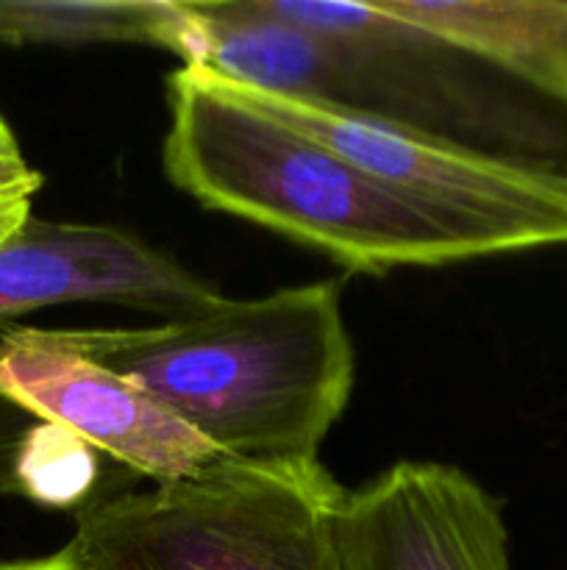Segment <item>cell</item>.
<instances>
[{
  "instance_id": "277c9868",
  "label": "cell",
  "mask_w": 567,
  "mask_h": 570,
  "mask_svg": "<svg viewBox=\"0 0 567 570\" xmlns=\"http://www.w3.org/2000/svg\"><path fill=\"white\" fill-rule=\"evenodd\" d=\"M233 87L256 109L328 145L389 187L498 234L509 250L567 245V184L545 173L365 111Z\"/></svg>"
},
{
  "instance_id": "ba28073f",
  "label": "cell",
  "mask_w": 567,
  "mask_h": 570,
  "mask_svg": "<svg viewBox=\"0 0 567 570\" xmlns=\"http://www.w3.org/2000/svg\"><path fill=\"white\" fill-rule=\"evenodd\" d=\"M126 42L200 65L203 28L192 3L161 0H0V45Z\"/></svg>"
},
{
  "instance_id": "7a4b0ae2",
  "label": "cell",
  "mask_w": 567,
  "mask_h": 570,
  "mask_svg": "<svg viewBox=\"0 0 567 570\" xmlns=\"http://www.w3.org/2000/svg\"><path fill=\"white\" fill-rule=\"evenodd\" d=\"M167 95V178L206 209L287 234L356 273L511 254L498 234L389 187L206 67L172 72Z\"/></svg>"
},
{
  "instance_id": "5b68a950",
  "label": "cell",
  "mask_w": 567,
  "mask_h": 570,
  "mask_svg": "<svg viewBox=\"0 0 567 570\" xmlns=\"http://www.w3.org/2000/svg\"><path fill=\"white\" fill-rule=\"evenodd\" d=\"M0 399L159 482L198 476L220 451L117 373L67 348L56 328L0 334Z\"/></svg>"
},
{
  "instance_id": "8992f818",
  "label": "cell",
  "mask_w": 567,
  "mask_h": 570,
  "mask_svg": "<svg viewBox=\"0 0 567 570\" xmlns=\"http://www.w3.org/2000/svg\"><path fill=\"white\" fill-rule=\"evenodd\" d=\"M339 570H511L500 504L465 471L395 462L345 493Z\"/></svg>"
},
{
  "instance_id": "7c38bea8",
  "label": "cell",
  "mask_w": 567,
  "mask_h": 570,
  "mask_svg": "<svg viewBox=\"0 0 567 570\" xmlns=\"http://www.w3.org/2000/svg\"><path fill=\"white\" fill-rule=\"evenodd\" d=\"M31 215V200H11V204H0V243L20 226L26 217Z\"/></svg>"
},
{
  "instance_id": "8fae6325",
  "label": "cell",
  "mask_w": 567,
  "mask_h": 570,
  "mask_svg": "<svg viewBox=\"0 0 567 570\" xmlns=\"http://www.w3.org/2000/svg\"><path fill=\"white\" fill-rule=\"evenodd\" d=\"M0 570H83L64 554V549L50 557H33V560H0Z\"/></svg>"
},
{
  "instance_id": "9c48e42d",
  "label": "cell",
  "mask_w": 567,
  "mask_h": 570,
  "mask_svg": "<svg viewBox=\"0 0 567 570\" xmlns=\"http://www.w3.org/2000/svg\"><path fill=\"white\" fill-rule=\"evenodd\" d=\"M539 48L545 78L567 98V3L543 0L539 11Z\"/></svg>"
},
{
  "instance_id": "6da1fadb",
  "label": "cell",
  "mask_w": 567,
  "mask_h": 570,
  "mask_svg": "<svg viewBox=\"0 0 567 570\" xmlns=\"http://www.w3.org/2000/svg\"><path fill=\"white\" fill-rule=\"evenodd\" d=\"M56 337L242 462L317 460L354 393L337 282L222 298L150 328H56Z\"/></svg>"
},
{
  "instance_id": "3957f363",
  "label": "cell",
  "mask_w": 567,
  "mask_h": 570,
  "mask_svg": "<svg viewBox=\"0 0 567 570\" xmlns=\"http://www.w3.org/2000/svg\"><path fill=\"white\" fill-rule=\"evenodd\" d=\"M342 501L317 460L222 456L198 476L87 504L64 554L83 570H339Z\"/></svg>"
},
{
  "instance_id": "52a82bcc",
  "label": "cell",
  "mask_w": 567,
  "mask_h": 570,
  "mask_svg": "<svg viewBox=\"0 0 567 570\" xmlns=\"http://www.w3.org/2000/svg\"><path fill=\"white\" fill-rule=\"evenodd\" d=\"M70 301L120 304L176 323L215 309L222 295L120 228L28 215L0 243V323Z\"/></svg>"
},
{
  "instance_id": "30bf717a",
  "label": "cell",
  "mask_w": 567,
  "mask_h": 570,
  "mask_svg": "<svg viewBox=\"0 0 567 570\" xmlns=\"http://www.w3.org/2000/svg\"><path fill=\"white\" fill-rule=\"evenodd\" d=\"M39 187H42V176L28 165L14 131L0 115V204L31 200Z\"/></svg>"
}]
</instances>
